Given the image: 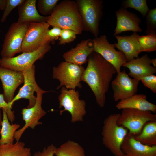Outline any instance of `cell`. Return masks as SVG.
Masks as SVG:
<instances>
[{"label": "cell", "instance_id": "obj_1", "mask_svg": "<svg viewBox=\"0 0 156 156\" xmlns=\"http://www.w3.org/2000/svg\"><path fill=\"white\" fill-rule=\"evenodd\" d=\"M88 64L81 77V81L90 87L96 102L101 107L105 102L106 94L114 75L117 73L114 67L101 55L93 51L88 57Z\"/></svg>", "mask_w": 156, "mask_h": 156}, {"label": "cell", "instance_id": "obj_2", "mask_svg": "<svg viewBox=\"0 0 156 156\" xmlns=\"http://www.w3.org/2000/svg\"><path fill=\"white\" fill-rule=\"evenodd\" d=\"M46 22L50 26L70 29L78 34L83 31L77 4L73 0H64L58 3Z\"/></svg>", "mask_w": 156, "mask_h": 156}, {"label": "cell", "instance_id": "obj_3", "mask_svg": "<svg viewBox=\"0 0 156 156\" xmlns=\"http://www.w3.org/2000/svg\"><path fill=\"white\" fill-rule=\"evenodd\" d=\"M120 114L109 115L104 120L102 134L103 144L114 156H124L121 145L128 130L117 124Z\"/></svg>", "mask_w": 156, "mask_h": 156}, {"label": "cell", "instance_id": "obj_4", "mask_svg": "<svg viewBox=\"0 0 156 156\" xmlns=\"http://www.w3.org/2000/svg\"><path fill=\"white\" fill-rule=\"evenodd\" d=\"M82 19L83 30L89 31L95 38L98 37L100 21L103 15L101 0H76Z\"/></svg>", "mask_w": 156, "mask_h": 156}, {"label": "cell", "instance_id": "obj_5", "mask_svg": "<svg viewBox=\"0 0 156 156\" xmlns=\"http://www.w3.org/2000/svg\"><path fill=\"white\" fill-rule=\"evenodd\" d=\"M85 69L82 66L66 61L61 62L57 67L54 66L52 77L60 82L57 89L63 86L68 90H75L77 87L81 88L82 86L81 82Z\"/></svg>", "mask_w": 156, "mask_h": 156}, {"label": "cell", "instance_id": "obj_6", "mask_svg": "<svg viewBox=\"0 0 156 156\" xmlns=\"http://www.w3.org/2000/svg\"><path fill=\"white\" fill-rule=\"evenodd\" d=\"M60 94L58 97L59 108L63 107L64 109L60 111L61 115L65 111L68 112L71 116V122L75 123L82 121L86 114L85 101L79 99L78 91L68 90L64 86L61 87Z\"/></svg>", "mask_w": 156, "mask_h": 156}, {"label": "cell", "instance_id": "obj_7", "mask_svg": "<svg viewBox=\"0 0 156 156\" xmlns=\"http://www.w3.org/2000/svg\"><path fill=\"white\" fill-rule=\"evenodd\" d=\"M156 121V114H153L150 111L127 108L122 109L118 119L117 124L135 135L140 132L146 123Z\"/></svg>", "mask_w": 156, "mask_h": 156}, {"label": "cell", "instance_id": "obj_8", "mask_svg": "<svg viewBox=\"0 0 156 156\" xmlns=\"http://www.w3.org/2000/svg\"><path fill=\"white\" fill-rule=\"evenodd\" d=\"M29 23L17 21L11 25L3 40L1 52V58L12 57L16 54L22 52V43Z\"/></svg>", "mask_w": 156, "mask_h": 156}, {"label": "cell", "instance_id": "obj_9", "mask_svg": "<svg viewBox=\"0 0 156 156\" xmlns=\"http://www.w3.org/2000/svg\"><path fill=\"white\" fill-rule=\"evenodd\" d=\"M51 49L50 44H47L33 52H23L10 58H1L0 66L15 71L23 72L32 66L37 60L42 59Z\"/></svg>", "mask_w": 156, "mask_h": 156}, {"label": "cell", "instance_id": "obj_10", "mask_svg": "<svg viewBox=\"0 0 156 156\" xmlns=\"http://www.w3.org/2000/svg\"><path fill=\"white\" fill-rule=\"evenodd\" d=\"M94 51L101 55L115 68L117 73L121 71V66L127 62L122 52L115 49L114 44H110L107 36L101 35L92 40Z\"/></svg>", "mask_w": 156, "mask_h": 156}, {"label": "cell", "instance_id": "obj_11", "mask_svg": "<svg viewBox=\"0 0 156 156\" xmlns=\"http://www.w3.org/2000/svg\"><path fill=\"white\" fill-rule=\"evenodd\" d=\"M48 92L42 89L37 92L36 100L34 105L30 108H23L22 109V119L25 124L22 128L18 129L15 133L14 139L16 142L19 141L23 134L27 128L34 129L37 125L42 124L39 120L47 113L42 107L43 94Z\"/></svg>", "mask_w": 156, "mask_h": 156}, {"label": "cell", "instance_id": "obj_12", "mask_svg": "<svg viewBox=\"0 0 156 156\" xmlns=\"http://www.w3.org/2000/svg\"><path fill=\"white\" fill-rule=\"evenodd\" d=\"M50 26L46 22L30 23L22 43V52L35 51L46 44L45 39Z\"/></svg>", "mask_w": 156, "mask_h": 156}, {"label": "cell", "instance_id": "obj_13", "mask_svg": "<svg viewBox=\"0 0 156 156\" xmlns=\"http://www.w3.org/2000/svg\"><path fill=\"white\" fill-rule=\"evenodd\" d=\"M139 81L130 77L125 70L117 73L111 83L114 100L117 101L126 99L135 94Z\"/></svg>", "mask_w": 156, "mask_h": 156}, {"label": "cell", "instance_id": "obj_14", "mask_svg": "<svg viewBox=\"0 0 156 156\" xmlns=\"http://www.w3.org/2000/svg\"><path fill=\"white\" fill-rule=\"evenodd\" d=\"M22 72L24 78V85L20 88L18 93L12 101L8 103L11 108L15 102L23 98L29 101V104L27 108L32 107L36 100V96L34 95V92H37L42 90L38 86L35 80V66L34 64Z\"/></svg>", "mask_w": 156, "mask_h": 156}, {"label": "cell", "instance_id": "obj_15", "mask_svg": "<svg viewBox=\"0 0 156 156\" xmlns=\"http://www.w3.org/2000/svg\"><path fill=\"white\" fill-rule=\"evenodd\" d=\"M0 79L5 100L7 103H9L14 98L17 88L24 83L23 72L15 71L0 66Z\"/></svg>", "mask_w": 156, "mask_h": 156}, {"label": "cell", "instance_id": "obj_16", "mask_svg": "<svg viewBox=\"0 0 156 156\" xmlns=\"http://www.w3.org/2000/svg\"><path fill=\"white\" fill-rule=\"evenodd\" d=\"M115 14L117 23L114 36L127 31L136 33L142 31L140 26L141 20L135 14L122 8L116 11Z\"/></svg>", "mask_w": 156, "mask_h": 156}, {"label": "cell", "instance_id": "obj_17", "mask_svg": "<svg viewBox=\"0 0 156 156\" xmlns=\"http://www.w3.org/2000/svg\"><path fill=\"white\" fill-rule=\"evenodd\" d=\"M151 59L146 54L126 62L122 66L129 70L128 75L140 81L144 77L156 73V68L151 65Z\"/></svg>", "mask_w": 156, "mask_h": 156}, {"label": "cell", "instance_id": "obj_18", "mask_svg": "<svg viewBox=\"0 0 156 156\" xmlns=\"http://www.w3.org/2000/svg\"><path fill=\"white\" fill-rule=\"evenodd\" d=\"M94 51V44L90 39L81 40L76 46L65 52L63 57L65 61L79 66L87 62L89 55Z\"/></svg>", "mask_w": 156, "mask_h": 156}, {"label": "cell", "instance_id": "obj_19", "mask_svg": "<svg viewBox=\"0 0 156 156\" xmlns=\"http://www.w3.org/2000/svg\"><path fill=\"white\" fill-rule=\"evenodd\" d=\"M124 156H156V146L144 144L129 132L121 146Z\"/></svg>", "mask_w": 156, "mask_h": 156}, {"label": "cell", "instance_id": "obj_20", "mask_svg": "<svg viewBox=\"0 0 156 156\" xmlns=\"http://www.w3.org/2000/svg\"><path fill=\"white\" fill-rule=\"evenodd\" d=\"M136 32L129 36L116 35L117 40L114 43L115 48L124 54L127 62L138 57V55L142 52L140 47L136 38Z\"/></svg>", "mask_w": 156, "mask_h": 156}, {"label": "cell", "instance_id": "obj_21", "mask_svg": "<svg viewBox=\"0 0 156 156\" xmlns=\"http://www.w3.org/2000/svg\"><path fill=\"white\" fill-rule=\"evenodd\" d=\"M36 0H24L18 6L17 22L21 23L46 22L48 16L40 14L36 6Z\"/></svg>", "mask_w": 156, "mask_h": 156}, {"label": "cell", "instance_id": "obj_22", "mask_svg": "<svg viewBox=\"0 0 156 156\" xmlns=\"http://www.w3.org/2000/svg\"><path fill=\"white\" fill-rule=\"evenodd\" d=\"M118 109L131 108L156 112V105L147 100L144 94H135L127 99L119 101L116 105Z\"/></svg>", "mask_w": 156, "mask_h": 156}, {"label": "cell", "instance_id": "obj_23", "mask_svg": "<svg viewBox=\"0 0 156 156\" xmlns=\"http://www.w3.org/2000/svg\"><path fill=\"white\" fill-rule=\"evenodd\" d=\"M2 110L3 117L0 130V145L12 144L14 143L15 133L20 125L18 124H10L6 112L3 109Z\"/></svg>", "mask_w": 156, "mask_h": 156}, {"label": "cell", "instance_id": "obj_24", "mask_svg": "<svg viewBox=\"0 0 156 156\" xmlns=\"http://www.w3.org/2000/svg\"><path fill=\"white\" fill-rule=\"evenodd\" d=\"M0 156H31V150L24 142L19 141L0 145Z\"/></svg>", "mask_w": 156, "mask_h": 156}, {"label": "cell", "instance_id": "obj_25", "mask_svg": "<svg viewBox=\"0 0 156 156\" xmlns=\"http://www.w3.org/2000/svg\"><path fill=\"white\" fill-rule=\"evenodd\" d=\"M134 136L136 140L144 144L156 146V121L146 123L140 132Z\"/></svg>", "mask_w": 156, "mask_h": 156}, {"label": "cell", "instance_id": "obj_26", "mask_svg": "<svg viewBox=\"0 0 156 156\" xmlns=\"http://www.w3.org/2000/svg\"><path fill=\"white\" fill-rule=\"evenodd\" d=\"M56 156H86L83 148L78 143L69 140L56 148Z\"/></svg>", "mask_w": 156, "mask_h": 156}, {"label": "cell", "instance_id": "obj_27", "mask_svg": "<svg viewBox=\"0 0 156 156\" xmlns=\"http://www.w3.org/2000/svg\"><path fill=\"white\" fill-rule=\"evenodd\" d=\"M136 38L142 52H151L156 51V34L140 36L137 34Z\"/></svg>", "mask_w": 156, "mask_h": 156}, {"label": "cell", "instance_id": "obj_28", "mask_svg": "<svg viewBox=\"0 0 156 156\" xmlns=\"http://www.w3.org/2000/svg\"><path fill=\"white\" fill-rule=\"evenodd\" d=\"M122 8L127 9L128 8L134 9L139 12L143 18L150 10L147 5L146 0H126L122 3Z\"/></svg>", "mask_w": 156, "mask_h": 156}, {"label": "cell", "instance_id": "obj_29", "mask_svg": "<svg viewBox=\"0 0 156 156\" xmlns=\"http://www.w3.org/2000/svg\"><path fill=\"white\" fill-rule=\"evenodd\" d=\"M59 1V0H38L37 1V10L44 15L50 16Z\"/></svg>", "mask_w": 156, "mask_h": 156}, {"label": "cell", "instance_id": "obj_30", "mask_svg": "<svg viewBox=\"0 0 156 156\" xmlns=\"http://www.w3.org/2000/svg\"><path fill=\"white\" fill-rule=\"evenodd\" d=\"M146 17V34H156V8L150 9Z\"/></svg>", "mask_w": 156, "mask_h": 156}, {"label": "cell", "instance_id": "obj_31", "mask_svg": "<svg viewBox=\"0 0 156 156\" xmlns=\"http://www.w3.org/2000/svg\"><path fill=\"white\" fill-rule=\"evenodd\" d=\"M77 34V32L72 30L62 29L59 39V44L64 45L73 41L76 38V35Z\"/></svg>", "mask_w": 156, "mask_h": 156}, {"label": "cell", "instance_id": "obj_32", "mask_svg": "<svg viewBox=\"0 0 156 156\" xmlns=\"http://www.w3.org/2000/svg\"><path fill=\"white\" fill-rule=\"evenodd\" d=\"M24 0H6V3L3 14L1 19V23L5 22L12 10L18 6Z\"/></svg>", "mask_w": 156, "mask_h": 156}, {"label": "cell", "instance_id": "obj_33", "mask_svg": "<svg viewBox=\"0 0 156 156\" xmlns=\"http://www.w3.org/2000/svg\"><path fill=\"white\" fill-rule=\"evenodd\" d=\"M62 29L56 26L52 27V28L48 31L45 39V44H49L50 42L54 43L55 40L59 39Z\"/></svg>", "mask_w": 156, "mask_h": 156}, {"label": "cell", "instance_id": "obj_34", "mask_svg": "<svg viewBox=\"0 0 156 156\" xmlns=\"http://www.w3.org/2000/svg\"><path fill=\"white\" fill-rule=\"evenodd\" d=\"M144 85L150 89L154 93H156V76L151 75L146 76L140 80Z\"/></svg>", "mask_w": 156, "mask_h": 156}, {"label": "cell", "instance_id": "obj_35", "mask_svg": "<svg viewBox=\"0 0 156 156\" xmlns=\"http://www.w3.org/2000/svg\"><path fill=\"white\" fill-rule=\"evenodd\" d=\"M2 109L5 110L9 120L12 124L15 119L14 112L5 101L3 94H0V110Z\"/></svg>", "mask_w": 156, "mask_h": 156}, {"label": "cell", "instance_id": "obj_36", "mask_svg": "<svg viewBox=\"0 0 156 156\" xmlns=\"http://www.w3.org/2000/svg\"><path fill=\"white\" fill-rule=\"evenodd\" d=\"M56 147L53 144L44 147L42 151L35 152L33 156H54Z\"/></svg>", "mask_w": 156, "mask_h": 156}, {"label": "cell", "instance_id": "obj_37", "mask_svg": "<svg viewBox=\"0 0 156 156\" xmlns=\"http://www.w3.org/2000/svg\"><path fill=\"white\" fill-rule=\"evenodd\" d=\"M6 0H0V10L4 11L6 5Z\"/></svg>", "mask_w": 156, "mask_h": 156}, {"label": "cell", "instance_id": "obj_38", "mask_svg": "<svg viewBox=\"0 0 156 156\" xmlns=\"http://www.w3.org/2000/svg\"><path fill=\"white\" fill-rule=\"evenodd\" d=\"M151 64H153V66L156 67V59L154 58L151 59Z\"/></svg>", "mask_w": 156, "mask_h": 156}, {"label": "cell", "instance_id": "obj_39", "mask_svg": "<svg viewBox=\"0 0 156 156\" xmlns=\"http://www.w3.org/2000/svg\"><path fill=\"white\" fill-rule=\"evenodd\" d=\"M2 121V115L1 111L0 110V128H1V127Z\"/></svg>", "mask_w": 156, "mask_h": 156}, {"label": "cell", "instance_id": "obj_40", "mask_svg": "<svg viewBox=\"0 0 156 156\" xmlns=\"http://www.w3.org/2000/svg\"><path fill=\"white\" fill-rule=\"evenodd\" d=\"M1 128H0V130H1Z\"/></svg>", "mask_w": 156, "mask_h": 156}]
</instances>
